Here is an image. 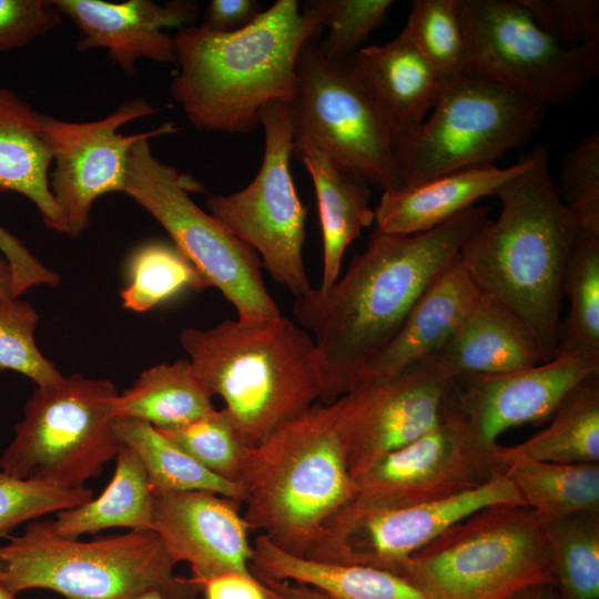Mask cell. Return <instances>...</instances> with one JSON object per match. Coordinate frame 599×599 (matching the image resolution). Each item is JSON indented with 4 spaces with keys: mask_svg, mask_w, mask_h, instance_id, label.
<instances>
[{
    "mask_svg": "<svg viewBox=\"0 0 599 599\" xmlns=\"http://www.w3.org/2000/svg\"><path fill=\"white\" fill-rule=\"evenodd\" d=\"M488 212L474 205L410 235L375 227L342 277L294 300L295 322L314 341L319 402L334 403L354 388L364 366L394 337L424 291L488 220Z\"/></svg>",
    "mask_w": 599,
    "mask_h": 599,
    "instance_id": "6da1fadb",
    "label": "cell"
},
{
    "mask_svg": "<svg viewBox=\"0 0 599 599\" xmlns=\"http://www.w3.org/2000/svg\"><path fill=\"white\" fill-rule=\"evenodd\" d=\"M321 30L296 0H277L233 32L182 27L173 37L179 71L171 95L197 130L250 132L267 103L293 101L300 54Z\"/></svg>",
    "mask_w": 599,
    "mask_h": 599,
    "instance_id": "7a4b0ae2",
    "label": "cell"
},
{
    "mask_svg": "<svg viewBox=\"0 0 599 599\" xmlns=\"http://www.w3.org/2000/svg\"><path fill=\"white\" fill-rule=\"evenodd\" d=\"M529 153L528 169L495 193L501 203L497 220L478 227L458 257L480 292L530 326L548 362L557 352L564 276L581 227L558 195L547 149Z\"/></svg>",
    "mask_w": 599,
    "mask_h": 599,
    "instance_id": "3957f363",
    "label": "cell"
},
{
    "mask_svg": "<svg viewBox=\"0 0 599 599\" xmlns=\"http://www.w3.org/2000/svg\"><path fill=\"white\" fill-rule=\"evenodd\" d=\"M180 343L207 389L223 399L250 447L319 400L314 341L282 314L189 327L181 332Z\"/></svg>",
    "mask_w": 599,
    "mask_h": 599,
    "instance_id": "277c9868",
    "label": "cell"
},
{
    "mask_svg": "<svg viewBox=\"0 0 599 599\" xmlns=\"http://www.w3.org/2000/svg\"><path fill=\"white\" fill-rule=\"evenodd\" d=\"M237 485L250 531H261L282 550L305 557L354 493L335 402L315 403L251 447Z\"/></svg>",
    "mask_w": 599,
    "mask_h": 599,
    "instance_id": "5b68a950",
    "label": "cell"
},
{
    "mask_svg": "<svg viewBox=\"0 0 599 599\" xmlns=\"http://www.w3.org/2000/svg\"><path fill=\"white\" fill-rule=\"evenodd\" d=\"M0 546V581L14 593L48 589L65 599H135L160 590L194 599L192 578L175 575V561L154 530L80 541L58 535L50 520H31Z\"/></svg>",
    "mask_w": 599,
    "mask_h": 599,
    "instance_id": "8992f818",
    "label": "cell"
},
{
    "mask_svg": "<svg viewBox=\"0 0 599 599\" xmlns=\"http://www.w3.org/2000/svg\"><path fill=\"white\" fill-rule=\"evenodd\" d=\"M428 599H510L555 583L544 525L527 506L496 505L455 524L398 569Z\"/></svg>",
    "mask_w": 599,
    "mask_h": 599,
    "instance_id": "52a82bcc",
    "label": "cell"
},
{
    "mask_svg": "<svg viewBox=\"0 0 599 599\" xmlns=\"http://www.w3.org/2000/svg\"><path fill=\"white\" fill-rule=\"evenodd\" d=\"M176 130L174 123H163L131 146L124 193L166 231L210 286L233 305L238 318L280 316L257 254L191 199V192H203L202 183L153 155L150 140Z\"/></svg>",
    "mask_w": 599,
    "mask_h": 599,
    "instance_id": "ba28073f",
    "label": "cell"
},
{
    "mask_svg": "<svg viewBox=\"0 0 599 599\" xmlns=\"http://www.w3.org/2000/svg\"><path fill=\"white\" fill-rule=\"evenodd\" d=\"M118 395L111 380L78 373L37 387L0 457L1 471L19 479L84 487L118 455L113 425Z\"/></svg>",
    "mask_w": 599,
    "mask_h": 599,
    "instance_id": "9c48e42d",
    "label": "cell"
},
{
    "mask_svg": "<svg viewBox=\"0 0 599 599\" xmlns=\"http://www.w3.org/2000/svg\"><path fill=\"white\" fill-rule=\"evenodd\" d=\"M546 106L488 80L443 81L430 115L397 150L400 186L493 165L537 130Z\"/></svg>",
    "mask_w": 599,
    "mask_h": 599,
    "instance_id": "30bf717a",
    "label": "cell"
},
{
    "mask_svg": "<svg viewBox=\"0 0 599 599\" xmlns=\"http://www.w3.org/2000/svg\"><path fill=\"white\" fill-rule=\"evenodd\" d=\"M465 37L463 73L544 106L577 97L599 70V38L566 47L519 0H457Z\"/></svg>",
    "mask_w": 599,
    "mask_h": 599,
    "instance_id": "8fae6325",
    "label": "cell"
},
{
    "mask_svg": "<svg viewBox=\"0 0 599 599\" xmlns=\"http://www.w3.org/2000/svg\"><path fill=\"white\" fill-rule=\"evenodd\" d=\"M295 136H305L349 176L377 189L400 186L392 131L344 62L327 60L315 40L298 58L290 103Z\"/></svg>",
    "mask_w": 599,
    "mask_h": 599,
    "instance_id": "7c38bea8",
    "label": "cell"
},
{
    "mask_svg": "<svg viewBox=\"0 0 599 599\" xmlns=\"http://www.w3.org/2000/svg\"><path fill=\"white\" fill-rule=\"evenodd\" d=\"M260 124L265 145L255 177L237 192L210 194L205 205L297 298L313 287L303 260L308 207L296 192L290 167L295 136L290 104L267 103L261 111Z\"/></svg>",
    "mask_w": 599,
    "mask_h": 599,
    "instance_id": "4fadbf2b",
    "label": "cell"
},
{
    "mask_svg": "<svg viewBox=\"0 0 599 599\" xmlns=\"http://www.w3.org/2000/svg\"><path fill=\"white\" fill-rule=\"evenodd\" d=\"M496 446L474 434L453 398L438 426L379 456L352 477V499L334 518L409 506L477 487L502 471Z\"/></svg>",
    "mask_w": 599,
    "mask_h": 599,
    "instance_id": "5bb4252c",
    "label": "cell"
},
{
    "mask_svg": "<svg viewBox=\"0 0 599 599\" xmlns=\"http://www.w3.org/2000/svg\"><path fill=\"white\" fill-rule=\"evenodd\" d=\"M496 505L525 506L502 471L477 487L448 497L334 518L305 557L396 573L414 552L448 528Z\"/></svg>",
    "mask_w": 599,
    "mask_h": 599,
    "instance_id": "9a60e30c",
    "label": "cell"
},
{
    "mask_svg": "<svg viewBox=\"0 0 599 599\" xmlns=\"http://www.w3.org/2000/svg\"><path fill=\"white\" fill-rule=\"evenodd\" d=\"M456 380L429 359L389 379L363 384L335 400L336 427L351 476L443 420Z\"/></svg>",
    "mask_w": 599,
    "mask_h": 599,
    "instance_id": "2e32d148",
    "label": "cell"
},
{
    "mask_svg": "<svg viewBox=\"0 0 599 599\" xmlns=\"http://www.w3.org/2000/svg\"><path fill=\"white\" fill-rule=\"evenodd\" d=\"M155 112L148 101L132 99L93 121L44 115L43 132L53 165L50 190L64 234L77 237L88 229L93 203L100 196L124 193L130 149L146 131L123 134L119 129Z\"/></svg>",
    "mask_w": 599,
    "mask_h": 599,
    "instance_id": "e0dca14e",
    "label": "cell"
},
{
    "mask_svg": "<svg viewBox=\"0 0 599 599\" xmlns=\"http://www.w3.org/2000/svg\"><path fill=\"white\" fill-rule=\"evenodd\" d=\"M599 375V364L566 356L498 375L456 380L454 405L474 434L496 445L507 429L542 424L586 378Z\"/></svg>",
    "mask_w": 599,
    "mask_h": 599,
    "instance_id": "ac0fdd59",
    "label": "cell"
},
{
    "mask_svg": "<svg viewBox=\"0 0 599 599\" xmlns=\"http://www.w3.org/2000/svg\"><path fill=\"white\" fill-rule=\"evenodd\" d=\"M240 504L205 491L154 496L153 530L175 564H189L199 589L221 573L254 575L250 529L238 511Z\"/></svg>",
    "mask_w": 599,
    "mask_h": 599,
    "instance_id": "d6986e66",
    "label": "cell"
},
{
    "mask_svg": "<svg viewBox=\"0 0 599 599\" xmlns=\"http://www.w3.org/2000/svg\"><path fill=\"white\" fill-rule=\"evenodd\" d=\"M62 16L80 30L79 52L104 49L110 58L131 74L141 60L176 63L173 38L165 29L191 26L196 3L151 0H52Z\"/></svg>",
    "mask_w": 599,
    "mask_h": 599,
    "instance_id": "ffe728a7",
    "label": "cell"
},
{
    "mask_svg": "<svg viewBox=\"0 0 599 599\" xmlns=\"http://www.w3.org/2000/svg\"><path fill=\"white\" fill-rule=\"evenodd\" d=\"M480 293L457 256L415 302L394 337L364 366L354 387L389 379L432 356L451 337Z\"/></svg>",
    "mask_w": 599,
    "mask_h": 599,
    "instance_id": "44dd1931",
    "label": "cell"
},
{
    "mask_svg": "<svg viewBox=\"0 0 599 599\" xmlns=\"http://www.w3.org/2000/svg\"><path fill=\"white\" fill-rule=\"evenodd\" d=\"M344 63L383 114L397 150L426 120L441 79L402 32L383 45L361 48Z\"/></svg>",
    "mask_w": 599,
    "mask_h": 599,
    "instance_id": "7402d4cb",
    "label": "cell"
},
{
    "mask_svg": "<svg viewBox=\"0 0 599 599\" xmlns=\"http://www.w3.org/2000/svg\"><path fill=\"white\" fill-rule=\"evenodd\" d=\"M427 359L454 380L544 363L530 326L502 302L483 292L451 337Z\"/></svg>",
    "mask_w": 599,
    "mask_h": 599,
    "instance_id": "603a6c76",
    "label": "cell"
},
{
    "mask_svg": "<svg viewBox=\"0 0 599 599\" xmlns=\"http://www.w3.org/2000/svg\"><path fill=\"white\" fill-rule=\"evenodd\" d=\"M531 163L530 153L508 167L483 165L384 191L374 209L376 227L410 235L427 232L495 193Z\"/></svg>",
    "mask_w": 599,
    "mask_h": 599,
    "instance_id": "cb8c5ba5",
    "label": "cell"
},
{
    "mask_svg": "<svg viewBox=\"0 0 599 599\" xmlns=\"http://www.w3.org/2000/svg\"><path fill=\"white\" fill-rule=\"evenodd\" d=\"M293 155L306 167L316 194L323 240L319 290L338 277L346 248L375 221L369 186L341 170L305 136H294Z\"/></svg>",
    "mask_w": 599,
    "mask_h": 599,
    "instance_id": "d4e9b609",
    "label": "cell"
},
{
    "mask_svg": "<svg viewBox=\"0 0 599 599\" xmlns=\"http://www.w3.org/2000/svg\"><path fill=\"white\" fill-rule=\"evenodd\" d=\"M44 114L0 85V192H16L38 209L45 226L64 233L50 190L52 156L43 132Z\"/></svg>",
    "mask_w": 599,
    "mask_h": 599,
    "instance_id": "484cf974",
    "label": "cell"
},
{
    "mask_svg": "<svg viewBox=\"0 0 599 599\" xmlns=\"http://www.w3.org/2000/svg\"><path fill=\"white\" fill-rule=\"evenodd\" d=\"M252 547L251 570L256 577L314 587L331 599H428L404 577L388 570L295 556L262 534Z\"/></svg>",
    "mask_w": 599,
    "mask_h": 599,
    "instance_id": "4316f807",
    "label": "cell"
},
{
    "mask_svg": "<svg viewBox=\"0 0 599 599\" xmlns=\"http://www.w3.org/2000/svg\"><path fill=\"white\" fill-rule=\"evenodd\" d=\"M502 473L540 520L599 509V465L531 459L496 446Z\"/></svg>",
    "mask_w": 599,
    "mask_h": 599,
    "instance_id": "83f0119b",
    "label": "cell"
},
{
    "mask_svg": "<svg viewBox=\"0 0 599 599\" xmlns=\"http://www.w3.org/2000/svg\"><path fill=\"white\" fill-rule=\"evenodd\" d=\"M213 395L187 358L160 363L143 370L133 385L119 394L115 418H132L156 429L190 424L215 410Z\"/></svg>",
    "mask_w": 599,
    "mask_h": 599,
    "instance_id": "f1b7e54d",
    "label": "cell"
},
{
    "mask_svg": "<svg viewBox=\"0 0 599 599\" xmlns=\"http://www.w3.org/2000/svg\"><path fill=\"white\" fill-rule=\"evenodd\" d=\"M114 475L104 491L78 507L50 519L60 536L78 538L111 527L153 530V501L145 469L128 446L120 443Z\"/></svg>",
    "mask_w": 599,
    "mask_h": 599,
    "instance_id": "f546056e",
    "label": "cell"
},
{
    "mask_svg": "<svg viewBox=\"0 0 599 599\" xmlns=\"http://www.w3.org/2000/svg\"><path fill=\"white\" fill-rule=\"evenodd\" d=\"M119 441L141 460L153 496L205 491L243 502L240 486L211 473L152 425L132 418H115Z\"/></svg>",
    "mask_w": 599,
    "mask_h": 599,
    "instance_id": "4dcf8cb0",
    "label": "cell"
},
{
    "mask_svg": "<svg viewBox=\"0 0 599 599\" xmlns=\"http://www.w3.org/2000/svg\"><path fill=\"white\" fill-rule=\"evenodd\" d=\"M507 447L515 454L536 460L598 463L599 375H592L576 386L546 428L520 444Z\"/></svg>",
    "mask_w": 599,
    "mask_h": 599,
    "instance_id": "1f68e13d",
    "label": "cell"
},
{
    "mask_svg": "<svg viewBox=\"0 0 599 599\" xmlns=\"http://www.w3.org/2000/svg\"><path fill=\"white\" fill-rule=\"evenodd\" d=\"M565 295L570 309L560 322L556 356L599 364V236L582 229L568 257Z\"/></svg>",
    "mask_w": 599,
    "mask_h": 599,
    "instance_id": "d6a6232c",
    "label": "cell"
},
{
    "mask_svg": "<svg viewBox=\"0 0 599 599\" xmlns=\"http://www.w3.org/2000/svg\"><path fill=\"white\" fill-rule=\"evenodd\" d=\"M541 522L551 555L556 586L560 587L567 599H598V512H577Z\"/></svg>",
    "mask_w": 599,
    "mask_h": 599,
    "instance_id": "836d02e7",
    "label": "cell"
},
{
    "mask_svg": "<svg viewBox=\"0 0 599 599\" xmlns=\"http://www.w3.org/2000/svg\"><path fill=\"white\" fill-rule=\"evenodd\" d=\"M211 287L192 262L174 245L150 242L138 247L128 264L121 292L124 308L143 313L186 290Z\"/></svg>",
    "mask_w": 599,
    "mask_h": 599,
    "instance_id": "e575fe53",
    "label": "cell"
},
{
    "mask_svg": "<svg viewBox=\"0 0 599 599\" xmlns=\"http://www.w3.org/2000/svg\"><path fill=\"white\" fill-rule=\"evenodd\" d=\"M402 33L441 81L463 73L465 37L457 0H415Z\"/></svg>",
    "mask_w": 599,
    "mask_h": 599,
    "instance_id": "d590c367",
    "label": "cell"
},
{
    "mask_svg": "<svg viewBox=\"0 0 599 599\" xmlns=\"http://www.w3.org/2000/svg\"><path fill=\"white\" fill-rule=\"evenodd\" d=\"M158 430L211 473L237 485L251 447L225 408L181 427Z\"/></svg>",
    "mask_w": 599,
    "mask_h": 599,
    "instance_id": "8d00e7d4",
    "label": "cell"
},
{
    "mask_svg": "<svg viewBox=\"0 0 599 599\" xmlns=\"http://www.w3.org/2000/svg\"><path fill=\"white\" fill-rule=\"evenodd\" d=\"M392 0H311L301 4L328 27L325 39L316 43L329 61L344 62L361 49L367 37L385 20Z\"/></svg>",
    "mask_w": 599,
    "mask_h": 599,
    "instance_id": "74e56055",
    "label": "cell"
},
{
    "mask_svg": "<svg viewBox=\"0 0 599 599\" xmlns=\"http://www.w3.org/2000/svg\"><path fill=\"white\" fill-rule=\"evenodd\" d=\"M38 321L39 315L30 303L19 298L0 302V373L17 372L33 380L37 387H48L63 376L35 344Z\"/></svg>",
    "mask_w": 599,
    "mask_h": 599,
    "instance_id": "f35d334b",
    "label": "cell"
},
{
    "mask_svg": "<svg viewBox=\"0 0 599 599\" xmlns=\"http://www.w3.org/2000/svg\"><path fill=\"white\" fill-rule=\"evenodd\" d=\"M92 498V490L85 486L68 488L0 471V536L24 521L78 507Z\"/></svg>",
    "mask_w": 599,
    "mask_h": 599,
    "instance_id": "ab89813d",
    "label": "cell"
},
{
    "mask_svg": "<svg viewBox=\"0 0 599 599\" xmlns=\"http://www.w3.org/2000/svg\"><path fill=\"white\" fill-rule=\"evenodd\" d=\"M561 201L572 210L580 227L599 236V133L579 141L565 156L558 183Z\"/></svg>",
    "mask_w": 599,
    "mask_h": 599,
    "instance_id": "60d3db41",
    "label": "cell"
},
{
    "mask_svg": "<svg viewBox=\"0 0 599 599\" xmlns=\"http://www.w3.org/2000/svg\"><path fill=\"white\" fill-rule=\"evenodd\" d=\"M535 21L566 47L599 38L598 0H519Z\"/></svg>",
    "mask_w": 599,
    "mask_h": 599,
    "instance_id": "b9f144b4",
    "label": "cell"
},
{
    "mask_svg": "<svg viewBox=\"0 0 599 599\" xmlns=\"http://www.w3.org/2000/svg\"><path fill=\"white\" fill-rule=\"evenodd\" d=\"M61 19L52 0H0V52L29 45Z\"/></svg>",
    "mask_w": 599,
    "mask_h": 599,
    "instance_id": "7bdbcfd3",
    "label": "cell"
},
{
    "mask_svg": "<svg viewBox=\"0 0 599 599\" xmlns=\"http://www.w3.org/2000/svg\"><path fill=\"white\" fill-rule=\"evenodd\" d=\"M0 253L9 263L12 278V295L19 298L34 286H57L60 275L45 266L12 233L0 224Z\"/></svg>",
    "mask_w": 599,
    "mask_h": 599,
    "instance_id": "ee69618b",
    "label": "cell"
},
{
    "mask_svg": "<svg viewBox=\"0 0 599 599\" xmlns=\"http://www.w3.org/2000/svg\"><path fill=\"white\" fill-rule=\"evenodd\" d=\"M205 599H281L255 575L225 572L200 585Z\"/></svg>",
    "mask_w": 599,
    "mask_h": 599,
    "instance_id": "f6af8a7d",
    "label": "cell"
},
{
    "mask_svg": "<svg viewBox=\"0 0 599 599\" xmlns=\"http://www.w3.org/2000/svg\"><path fill=\"white\" fill-rule=\"evenodd\" d=\"M261 13L256 0H212L201 24L214 32H233L252 23Z\"/></svg>",
    "mask_w": 599,
    "mask_h": 599,
    "instance_id": "bcb514c9",
    "label": "cell"
},
{
    "mask_svg": "<svg viewBox=\"0 0 599 599\" xmlns=\"http://www.w3.org/2000/svg\"><path fill=\"white\" fill-rule=\"evenodd\" d=\"M257 578L281 599H331L327 595L314 587L264 576Z\"/></svg>",
    "mask_w": 599,
    "mask_h": 599,
    "instance_id": "7dc6e473",
    "label": "cell"
},
{
    "mask_svg": "<svg viewBox=\"0 0 599 599\" xmlns=\"http://www.w3.org/2000/svg\"><path fill=\"white\" fill-rule=\"evenodd\" d=\"M14 298L12 295V278L8 261L0 253V302Z\"/></svg>",
    "mask_w": 599,
    "mask_h": 599,
    "instance_id": "c3c4849f",
    "label": "cell"
},
{
    "mask_svg": "<svg viewBox=\"0 0 599 599\" xmlns=\"http://www.w3.org/2000/svg\"><path fill=\"white\" fill-rule=\"evenodd\" d=\"M552 585H540L528 588L510 599H558Z\"/></svg>",
    "mask_w": 599,
    "mask_h": 599,
    "instance_id": "681fc988",
    "label": "cell"
},
{
    "mask_svg": "<svg viewBox=\"0 0 599 599\" xmlns=\"http://www.w3.org/2000/svg\"><path fill=\"white\" fill-rule=\"evenodd\" d=\"M135 599H176V598L170 597L160 590H151L136 597Z\"/></svg>",
    "mask_w": 599,
    "mask_h": 599,
    "instance_id": "f907efd6",
    "label": "cell"
},
{
    "mask_svg": "<svg viewBox=\"0 0 599 599\" xmlns=\"http://www.w3.org/2000/svg\"><path fill=\"white\" fill-rule=\"evenodd\" d=\"M16 595L7 585L0 581V599H16Z\"/></svg>",
    "mask_w": 599,
    "mask_h": 599,
    "instance_id": "816d5d0a",
    "label": "cell"
}]
</instances>
